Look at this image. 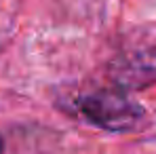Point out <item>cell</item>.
Segmentation results:
<instances>
[{"instance_id": "obj_2", "label": "cell", "mask_w": 156, "mask_h": 154, "mask_svg": "<svg viewBox=\"0 0 156 154\" xmlns=\"http://www.w3.org/2000/svg\"><path fill=\"white\" fill-rule=\"evenodd\" d=\"M110 78L120 91H141L156 82V47L122 53L110 63Z\"/></svg>"}, {"instance_id": "obj_1", "label": "cell", "mask_w": 156, "mask_h": 154, "mask_svg": "<svg viewBox=\"0 0 156 154\" xmlns=\"http://www.w3.org/2000/svg\"><path fill=\"white\" fill-rule=\"evenodd\" d=\"M78 112L89 125L110 133L133 131L146 118V110L141 108V103L131 99L127 91L120 89H99L82 95L78 99Z\"/></svg>"}, {"instance_id": "obj_3", "label": "cell", "mask_w": 156, "mask_h": 154, "mask_svg": "<svg viewBox=\"0 0 156 154\" xmlns=\"http://www.w3.org/2000/svg\"><path fill=\"white\" fill-rule=\"evenodd\" d=\"M0 154H4V139H2V135H0Z\"/></svg>"}]
</instances>
